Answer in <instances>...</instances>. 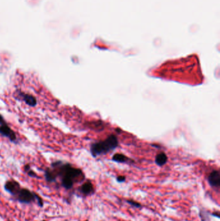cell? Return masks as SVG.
<instances>
[{
  "instance_id": "cell-1",
  "label": "cell",
  "mask_w": 220,
  "mask_h": 221,
  "mask_svg": "<svg viewBox=\"0 0 220 221\" xmlns=\"http://www.w3.org/2000/svg\"><path fill=\"white\" fill-rule=\"evenodd\" d=\"M118 144V142L116 137L114 135H111L103 142H97L92 144L90 151L92 155L94 157H96L101 154L106 153L115 149L117 147Z\"/></svg>"
},
{
  "instance_id": "cell-2",
  "label": "cell",
  "mask_w": 220,
  "mask_h": 221,
  "mask_svg": "<svg viewBox=\"0 0 220 221\" xmlns=\"http://www.w3.org/2000/svg\"><path fill=\"white\" fill-rule=\"evenodd\" d=\"M58 175L62 176V178H68L72 180L74 182L76 181L78 179L83 176V172L81 170L73 167L70 164H65L62 165L60 167L58 173L56 175Z\"/></svg>"
},
{
  "instance_id": "cell-3",
  "label": "cell",
  "mask_w": 220,
  "mask_h": 221,
  "mask_svg": "<svg viewBox=\"0 0 220 221\" xmlns=\"http://www.w3.org/2000/svg\"><path fill=\"white\" fill-rule=\"evenodd\" d=\"M35 193L26 188H21L14 196L16 201L23 204H30L35 200Z\"/></svg>"
},
{
  "instance_id": "cell-4",
  "label": "cell",
  "mask_w": 220,
  "mask_h": 221,
  "mask_svg": "<svg viewBox=\"0 0 220 221\" xmlns=\"http://www.w3.org/2000/svg\"><path fill=\"white\" fill-rule=\"evenodd\" d=\"M21 189L20 184L16 180H8L5 184V189L11 195L14 197Z\"/></svg>"
},
{
  "instance_id": "cell-5",
  "label": "cell",
  "mask_w": 220,
  "mask_h": 221,
  "mask_svg": "<svg viewBox=\"0 0 220 221\" xmlns=\"http://www.w3.org/2000/svg\"><path fill=\"white\" fill-rule=\"evenodd\" d=\"M208 182L211 187L218 188L220 186V173L218 170H214L208 176Z\"/></svg>"
},
{
  "instance_id": "cell-6",
  "label": "cell",
  "mask_w": 220,
  "mask_h": 221,
  "mask_svg": "<svg viewBox=\"0 0 220 221\" xmlns=\"http://www.w3.org/2000/svg\"><path fill=\"white\" fill-rule=\"evenodd\" d=\"M0 134L4 136L8 137L12 141H14L16 139V136L14 132L11 129L10 127L6 123L0 125Z\"/></svg>"
},
{
  "instance_id": "cell-7",
  "label": "cell",
  "mask_w": 220,
  "mask_h": 221,
  "mask_svg": "<svg viewBox=\"0 0 220 221\" xmlns=\"http://www.w3.org/2000/svg\"><path fill=\"white\" fill-rule=\"evenodd\" d=\"M80 192L85 196H89L93 195L95 192V189L93 184H92L89 181L83 184L80 187Z\"/></svg>"
},
{
  "instance_id": "cell-8",
  "label": "cell",
  "mask_w": 220,
  "mask_h": 221,
  "mask_svg": "<svg viewBox=\"0 0 220 221\" xmlns=\"http://www.w3.org/2000/svg\"><path fill=\"white\" fill-rule=\"evenodd\" d=\"M23 100L25 101V103L28 104L30 106H35L37 104V101L36 98L32 95H28V94H23L21 93Z\"/></svg>"
},
{
  "instance_id": "cell-9",
  "label": "cell",
  "mask_w": 220,
  "mask_h": 221,
  "mask_svg": "<svg viewBox=\"0 0 220 221\" xmlns=\"http://www.w3.org/2000/svg\"><path fill=\"white\" fill-rule=\"evenodd\" d=\"M155 162L156 164L159 166H162L165 164L167 162V157L166 154L163 153H161L158 154L156 157Z\"/></svg>"
},
{
  "instance_id": "cell-10",
  "label": "cell",
  "mask_w": 220,
  "mask_h": 221,
  "mask_svg": "<svg viewBox=\"0 0 220 221\" xmlns=\"http://www.w3.org/2000/svg\"><path fill=\"white\" fill-rule=\"evenodd\" d=\"M45 177L47 182H54L56 180L57 175L54 171H52L50 170H47L45 173Z\"/></svg>"
},
{
  "instance_id": "cell-11",
  "label": "cell",
  "mask_w": 220,
  "mask_h": 221,
  "mask_svg": "<svg viewBox=\"0 0 220 221\" xmlns=\"http://www.w3.org/2000/svg\"><path fill=\"white\" fill-rule=\"evenodd\" d=\"M61 182H62V186L66 189H71L73 187V185L74 183L72 180L68 178H62Z\"/></svg>"
},
{
  "instance_id": "cell-12",
  "label": "cell",
  "mask_w": 220,
  "mask_h": 221,
  "mask_svg": "<svg viewBox=\"0 0 220 221\" xmlns=\"http://www.w3.org/2000/svg\"><path fill=\"white\" fill-rule=\"evenodd\" d=\"M127 157L122 154H114L112 157V160L117 162H120V163H124L127 161Z\"/></svg>"
},
{
  "instance_id": "cell-13",
  "label": "cell",
  "mask_w": 220,
  "mask_h": 221,
  "mask_svg": "<svg viewBox=\"0 0 220 221\" xmlns=\"http://www.w3.org/2000/svg\"><path fill=\"white\" fill-rule=\"evenodd\" d=\"M126 202L128 203L129 205H130L132 207H136V208H141L142 207V204L139 203L138 202H136L134 200H127Z\"/></svg>"
},
{
  "instance_id": "cell-14",
  "label": "cell",
  "mask_w": 220,
  "mask_h": 221,
  "mask_svg": "<svg viewBox=\"0 0 220 221\" xmlns=\"http://www.w3.org/2000/svg\"><path fill=\"white\" fill-rule=\"evenodd\" d=\"M34 195H35V199H36L38 202V204L40 207H43V201L42 199V198L36 193H35Z\"/></svg>"
},
{
  "instance_id": "cell-15",
  "label": "cell",
  "mask_w": 220,
  "mask_h": 221,
  "mask_svg": "<svg viewBox=\"0 0 220 221\" xmlns=\"http://www.w3.org/2000/svg\"><path fill=\"white\" fill-rule=\"evenodd\" d=\"M116 180H117V182H120V183L124 182L126 180V177L125 176H118L116 178Z\"/></svg>"
},
{
  "instance_id": "cell-16",
  "label": "cell",
  "mask_w": 220,
  "mask_h": 221,
  "mask_svg": "<svg viewBox=\"0 0 220 221\" xmlns=\"http://www.w3.org/2000/svg\"><path fill=\"white\" fill-rule=\"evenodd\" d=\"M27 173H28V175L29 176H30V177H32V178H37L38 177L36 173H35V172H34L33 171L30 170L27 171Z\"/></svg>"
},
{
  "instance_id": "cell-17",
  "label": "cell",
  "mask_w": 220,
  "mask_h": 221,
  "mask_svg": "<svg viewBox=\"0 0 220 221\" xmlns=\"http://www.w3.org/2000/svg\"><path fill=\"white\" fill-rule=\"evenodd\" d=\"M212 215L213 216H215V217H217V218H219L220 217V215H219V213L218 211L214 212V213H212Z\"/></svg>"
},
{
  "instance_id": "cell-18",
  "label": "cell",
  "mask_w": 220,
  "mask_h": 221,
  "mask_svg": "<svg viewBox=\"0 0 220 221\" xmlns=\"http://www.w3.org/2000/svg\"><path fill=\"white\" fill-rule=\"evenodd\" d=\"M3 123H5V120H4V119L2 117V116L1 115V114H0V125L3 124Z\"/></svg>"
},
{
  "instance_id": "cell-19",
  "label": "cell",
  "mask_w": 220,
  "mask_h": 221,
  "mask_svg": "<svg viewBox=\"0 0 220 221\" xmlns=\"http://www.w3.org/2000/svg\"><path fill=\"white\" fill-rule=\"evenodd\" d=\"M25 169L26 171H28L29 170H30V166L29 165H26L25 167Z\"/></svg>"
},
{
  "instance_id": "cell-20",
  "label": "cell",
  "mask_w": 220,
  "mask_h": 221,
  "mask_svg": "<svg viewBox=\"0 0 220 221\" xmlns=\"http://www.w3.org/2000/svg\"><path fill=\"white\" fill-rule=\"evenodd\" d=\"M85 221H89V220H85Z\"/></svg>"
},
{
  "instance_id": "cell-21",
  "label": "cell",
  "mask_w": 220,
  "mask_h": 221,
  "mask_svg": "<svg viewBox=\"0 0 220 221\" xmlns=\"http://www.w3.org/2000/svg\"><path fill=\"white\" fill-rule=\"evenodd\" d=\"M43 221H45V220H43Z\"/></svg>"
},
{
  "instance_id": "cell-22",
  "label": "cell",
  "mask_w": 220,
  "mask_h": 221,
  "mask_svg": "<svg viewBox=\"0 0 220 221\" xmlns=\"http://www.w3.org/2000/svg\"><path fill=\"white\" fill-rule=\"evenodd\" d=\"M66 221H67V220H66Z\"/></svg>"
}]
</instances>
